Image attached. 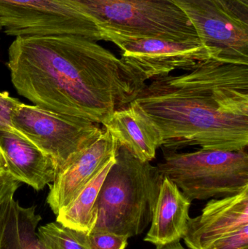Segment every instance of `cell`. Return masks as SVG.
Here are the masks:
<instances>
[{
  "label": "cell",
  "mask_w": 248,
  "mask_h": 249,
  "mask_svg": "<svg viewBox=\"0 0 248 249\" xmlns=\"http://www.w3.org/2000/svg\"><path fill=\"white\" fill-rule=\"evenodd\" d=\"M7 67L17 93L35 106L103 125L147 86L121 58L78 35L16 37Z\"/></svg>",
  "instance_id": "1"
},
{
  "label": "cell",
  "mask_w": 248,
  "mask_h": 249,
  "mask_svg": "<svg viewBox=\"0 0 248 249\" xmlns=\"http://www.w3.org/2000/svg\"><path fill=\"white\" fill-rule=\"evenodd\" d=\"M134 102L158 128L163 149L237 151L248 145V65L210 58L152 80Z\"/></svg>",
  "instance_id": "2"
},
{
  "label": "cell",
  "mask_w": 248,
  "mask_h": 249,
  "mask_svg": "<svg viewBox=\"0 0 248 249\" xmlns=\"http://www.w3.org/2000/svg\"><path fill=\"white\" fill-rule=\"evenodd\" d=\"M115 159L95 203L91 232L130 238L151 223L164 177L157 166L139 160L123 146L118 145Z\"/></svg>",
  "instance_id": "3"
},
{
  "label": "cell",
  "mask_w": 248,
  "mask_h": 249,
  "mask_svg": "<svg viewBox=\"0 0 248 249\" xmlns=\"http://www.w3.org/2000/svg\"><path fill=\"white\" fill-rule=\"evenodd\" d=\"M163 151V160L157 165L159 171L192 202L234 196L248 187L247 148L237 151Z\"/></svg>",
  "instance_id": "4"
},
{
  "label": "cell",
  "mask_w": 248,
  "mask_h": 249,
  "mask_svg": "<svg viewBox=\"0 0 248 249\" xmlns=\"http://www.w3.org/2000/svg\"><path fill=\"white\" fill-rule=\"evenodd\" d=\"M91 19L100 30L175 41H200L171 0H61Z\"/></svg>",
  "instance_id": "5"
},
{
  "label": "cell",
  "mask_w": 248,
  "mask_h": 249,
  "mask_svg": "<svg viewBox=\"0 0 248 249\" xmlns=\"http://www.w3.org/2000/svg\"><path fill=\"white\" fill-rule=\"evenodd\" d=\"M215 59L248 65V0H171Z\"/></svg>",
  "instance_id": "6"
},
{
  "label": "cell",
  "mask_w": 248,
  "mask_h": 249,
  "mask_svg": "<svg viewBox=\"0 0 248 249\" xmlns=\"http://www.w3.org/2000/svg\"><path fill=\"white\" fill-rule=\"evenodd\" d=\"M14 128L55 162L56 173L101 133L99 124L20 102L12 113Z\"/></svg>",
  "instance_id": "7"
},
{
  "label": "cell",
  "mask_w": 248,
  "mask_h": 249,
  "mask_svg": "<svg viewBox=\"0 0 248 249\" xmlns=\"http://www.w3.org/2000/svg\"><path fill=\"white\" fill-rule=\"evenodd\" d=\"M0 29L16 38L72 35L103 40L91 19L61 0H0Z\"/></svg>",
  "instance_id": "8"
},
{
  "label": "cell",
  "mask_w": 248,
  "mask_h": 249,
  "mask_svg": "<svg viewBox=\"0 0 248 249\" xmlns=\"http://www.w3.org/2000/svg\"><path fill=\"white\" fill-rule=\"evenodd\" d=\"M103 40L115 44L122 51L121 59L146 81L168 75L175 70L190 71L201 61L214 58L201 41L168 40L108 31H103Z\"/></svg>",
  "instance_id": "9"
},
{
  "label": "cell",
  "mask_w": 248,
  "mask_h": 249,
  "mask_svg": "<svg viewBox=\"0 0 248 249\" xmlns=\"http://www.w3.org/2000/svg\"><path fill=\"white\" fill-rule=\"evenodd\" d=\"M245 238H248V187L210 200L199 216L189 218L183 239L189 249H226Z\"/></svg>",
  "instance_id": "10"
},
{
  "label": "cell",
  "mask_w": 248,
  "mask_h": 249,
  "mask_svg": "<svg viewBox=\"0 0 248 249\" xmlns=\"http://www.w3.org/2000/svg\"><path fill=\"white\" fill-rule=\"evenodd\" d=\"M118 143L103 127L99 136L56 173L47 203L55 215L77 197L87 183L116 154Z\"/></svg>",
  "instance_id": "11"
},
{
  "label": "cell",
  "mask_w": 248,
  "mask_h": 249,
  "mask_svg": "<svg viewBox=\"0 0 248 249\" xmlns=\"http://www.w3.org/2000/svg\"><path fill=\"white\" fill-rule=\"evenodd\" d=\"M0 150L7 174L36 191L53 181L56 166L52 158L16 132L0 130Z\"/></svg>",
  "instance_id": "12"
},
{
  "label": "cell",
  "mask_w": 248,
  "mask_h": 249,
  "mask_svg": "<svg viewBox=\"0 0 248 249\" xmlns=\"http://www.w3.org/2000/svg\"><path fill=\"white\" fill-rule=\"evenodd\" d=\"M103 127L110 132L119 146L142 162H151L161 148L158 128L134 101L115 111Z\"/></svg>",
  "instance_id": "13"
},
{
  "label": "cell",
  "mask_w": 248,
  "mask_h": 249,
  "mask_svg": "<svg viewBox=\"0 0 248 249\" xmlns=\"http://www.w3.org/2000/svg\"><path fill=\"white\" fill-rule=\"evenodd\" d=\"M192 201L179 187L164 177L151 222L144 241L155 245L180 242L187 229Z\"/></svg>",
  "instance_id": "14"
},
{
  "label": "cell",
  "mask_w": 248,
  "mask_h": 249,
  "mask_svg": "<svg viewBox=\"0 0 248 249\" xmlns=\"http://www.w3.org/2000/svg\"><path fill=\"white\" fill-rule=\"evenodd\" d=\"M42 216L36 206L23 207L14 196L0 203V249H46L37 228Z\"/></svg>",
  "instance_id": "15"
},
{
  "label": "cell",
  "mask_w": 248,
  "mask_h": 249,
  "mask_svg": "<svg viewBox=\"0 0 248 249\" xmlns=\"http://www.w3.org/2000/svg\"><path fill=\"white\" fill-rule=\"evenodd\" d=\"M115 154L87 183L77 197L56 215V222L70 229L89 233L94 227V207L102 184L115 164Z\"/></svg>",
  "instance_id": "16"
},
{
  "label": "cell",
  "mask_w": 248,
  "mask_h": 249,
  "mask_svg": "<svg viewBox=\"0 0 248 249\" xmlns=\"http://www.w3.org/2000/svg\"><path fill=\"white\" fill-rule=\"evenodd\" d=\"M87 234L70 229L56 221L37 228L39 241L46 249H91Z\"/></svg>",
  "instance_id": "17"
},
{
  "label": "cell",
  "mask_w": 248,
  "mask_h": 249,
  "mask_svg": "<svg viewBox=\"0 0 248 249\" xmlns=\"http://www.w3.org/2000/svg\"><path fill=\"white\" fill-rule=\"evenodd\" d=\"M91 249H125L128 238L111 232H90L87 234Z\"/></svg>",
  "instance_id": "18"
},
{
  "label": "cell",
  "mask_w": 248,
  "mask_h": 249,
  "mask_svg": "<svg viewBox=\"0 0 248 249\" xmlns=\"http://www.w3.org/2000/svg\"><path fill=\"white\" fill-rule=\"evenodd\" d=\"M20 103V101L10 97L7 92H0V130L19 133L13 127L11 117L13 109Z\"/></svg>",
  "instance_id": "19"
},
{
  "label": "cell",
  "mask_w": 248,
  "mask_h": 249,
  "mask_svg": "<svg viewBox=\"0 0 248 249\" xmlns=\"http://www.w3.org/2000/svg\"><path fill=\"white\" fill-rule=\"evenodd\" d=\"M20 182L7 172L0 175V203L10 196H14Z\"/></svg>",
  "instance_id": "20"
},
{
  "label": "cell",
  "mask_w": 248,
  "mask_h": 249,
  "mask_svg": "<svg viewBox=\"0 0 248 249\" xmlns=\"http://www.w3.org/2000/svg\"><path fill=\"white\" fill-rule=\"evenodd\" d=\"M156 249H185L180 242L171 243L165 245L158 246Z\"/></svg>",
  "instance_id": "21"
},
{
  "label": "cell",
  "mask_w": 248,
  "mask_h": 249,
  "mask_svg": "<svg viewBox=\"0 0 248 249\" xmlns=\"http://www.w3.org/2000/svg\"><path fill=\"white\" fill-rule=\"evenodd\" d=\"M0 165H4V160L3 158L2 154H1V150H0ZM5 168V167H4Z\"/></svg>",
  "instance_id": "22"
},
{
  "label": "cell",
  "mask_w": 248,
  "mask_h": 249,
  "mask_svg": "<svg viewBox=\"0 0 248 249\" xmlns=\"http://www.w3.org/2000/svg\"><path fill=\"white\" fill-rule=\"evenodd\" d=\"M5 172V168H4V165H0V175L4 174Z\"/></svg>",
  "instance_id": "23"
},
{
  "label": "cell",
  "mask_w": 248,
  "mask_h": 249,
  "mask_svg": "<svg viewBox=\"0 0 248 249\" xmlns=\"http://www.w3.org/2000/svg\"><path fill=\"white\" fill-rule=\"evenodd\" d=\"M0 31H1V29H0Z\"/></svg>",
  "instance_id": "24"
}]
</instances>
